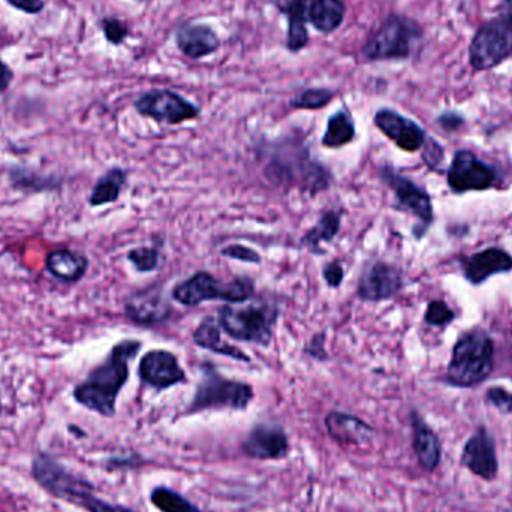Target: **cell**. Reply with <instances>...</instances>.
I'll list each match as a JSON object with an SVG mask.
<instances>
[{
	"label": "cell",
	"instance_id": "cell-1",
	"mask_svg": "<svg viewBox=\"0 0 512 512\" xmlns=\"http://www.w3.org/2000/svg\"><path fill=\"white\" fill-rule=\"evenodd\" d=\"M264 173L277 186H291L310 195L327 191L333 182L330 171L316 161L301 138L286 135L259 147Z\"/></svg>",
	"mask_w": 512,
	"mask_h": 512
},
{
	"label": "cell",
	"instance_id": "cell-2",
	"mask_svg": "<svg viewBox=\"0 0 512 512\" xmlns=\"http://www.w3.org/2000/svg\"><path fill=\"white\" fill-rule=\"evenodd\" d=\"M140 340L126 339L111 348L108 357L74 388L75 402L102 417L116 415L117 399L131 373V361L141 349Z\"/></svg>",
	"mask_w": 512,
	"mask_h": 512
},
{
	"label": "cell",
	"instance_id": "cell-3",
	"mask_svg": "<svg viewBox=\"0 0 512 512\" xmlns=\"http://www.w3.org/2000/svg\"><path fill=\"white\" fill-rule=\"evenodd\" d=\"M495 369V343L483 328L460 334L451 351L445 384L454 388H474L483 384Z\"/></svg>",
	"mask_w": 512,
	"mask_h": 512
},
{
	"label": "cell",
	"instance_id": "cell-4",
	"mask_svg": "<svg viewBox=\"0 0 512 512\" xmlns=\"http://www.w3.org/2000/svg\"><path fill=\"white\" fill-rule=\"evenodd\" d=\"M32 475L48 493L87 512H137L123 505L102 501L93 495V487L86 480L69 474L56 460L44 454L33 459Z\"/></svg>",
	"mask_w": 512,
	"mask_h": 512
},
{
	"label": "cell",
	"instance_id": "cell-5",
	"mask_svg": "<svg viewBox=\"0 0 512 512\" xmlns=\"http://www.w3.org/2000/svg\"><path fill=\"white\" fill-rule=\"evenodd\" d=\"M254 298V297H252ZM248 300L225 304L218 310L221 330L239 342L255 343L267 348L273 339L274 325L279 319L277 304Z\"/></svg>",
	"mask_w": 512,
	"mask_h": 512
},
{
	"label": "cell",
	"instance_id": "cell-6",
	"mask_svg": "<svg viewBox=\"0 0 512 512\" xmlns=\"http://www.w3.org/2000/svg\"><path fill=\"white\" fill-rule=\"evenodd\" d=\"M203 378L195 390L185 415L206 411H246L254 402L252 385L236 379L225 378L210 364L203 366Z\"/></svg>",
	"mask_w": 512,
	"mask_h": 512
},
{
	"label": "cell",
	"instance_id": "cell-7",
	"mask_svg": "<svg viewBox=\"0 0 512 512\" xmlns=\"http://www.w3.org/2000/svg\"><path fill=\"white\" fill-rule=\"evenodd\" d=\"M421 36L423 29L417 21L403 15H388L364 42L361 59L364 62L408 59Z\"/></svg>",
	"mask_w": 512,
	"mask_h": 512
},
{
	"label": "cell",
	"instance_id": "cell-8",
	"mask_svg": "<svg viewBox=\"0 0 512 512\" xmlns=\"http://www.w3.org/2000/svg\"><path fill=\"white\" fill-rule=\"evenodd\" d=\"M255 295V285L249 277H236L231 282L216 279L209 271H197L174 286L171 297L183 306H200L204 301L243 303Z\"/></svg>",
	"mask_w": 512,
	"mask_h": 512
},
{
	"label": "cell",
	"instance_id": "cell-9",
	"mask_svg": "<svg viewBox=\"0 0 512 512\" xmlns=\"http://www.w3.org/2000/svg\"><path fill=\"white\" fill-rule=\"evenodd\" d=\"M379 177L393 191L396 209L409 213L417 219L418 224L415 225L412 233L415 239H423L435 221L432 197L427 194L426 189L420 188L408 177L397 173L390 165L379 168Z\"/></svg>",
	"mask_w": 512,
	"mask_h": 512
},
{
	"label": "cell",
	"instance_id": "cell-10",
	"mask_svg": "<svg viewBox=\"0 0 512 512\" xmlns=\"http://www.w3.org/2000/svg\"><path fill=\"white\" fill-rule=\"evenodd\" d=\"M512 54V21L493 18L478 29L469 47V62L475 71H489L501 65Z\"/></svg>",
	"mask_w": 512,
	"mask_h": 512
},
{
	"label": "cell",
	"instance_id": "cell-11",
	"mask_svg": "<svg viewBox=\"0 0 512 512\" xmlns=\"http://www.w3.org/2000/svg\"><path fill=\"white\" fill-rule=\"evenodd\" d=\"M447 182L456 195L489 191L499 182L498 171L471 150H457L447 170Z\"/></svg>",
	"mask_w": 512,
	"mask_h": 512
},
{
	"label": "cell",
	"instance_id": "cell-12",
	"mask_svg": "<svg viewBox=\"0 0 512 512\" xmlns=\"http://www.w3.org/2000/svg\"><path fill=\"white\" fill-rule=\"evenodd\" d=\"M134 105L141 116L167 125H180L197 119L201 114L200 105L168 89L149 90L137 98Z\"/></svg>",
	"mask_w": 512,
	"mask_h": 512
},
{
	"label": "cell",
	"instance_id": "cell-13",
	"mask_svg": "<svg viewBox=\"0 0 512 512\" xmlns=\"http://www.w3.org/2000/svg\"><path fill=\"white\" fill-rule=\"evenodd\" d=\"M460 463L472 475L483 481H495L499 475L498 451L492 433L487 427L481 426L472 433L471 438L463 445Z\"/></svg>",
	"mask_w": 512,
	"mask_h": 512
},
{
	"label": "cell",
	"instance_id": "cell-14",
	"mask_svg": "<svg viewBox=\"0 0 512 512\" xmlns=\"http://www.w3.org/2000/svg\"><path fill=\"white\" fill-rule=\"evenodd\" d=\"M402 288V270L388 262L372 261L361 273L357 294L366 303H381L396 297Z\"/></svg>",
	"mask_w": 512,
	"mask_h": 512
},
{
	"label": "cell",
	"instance_id": "cell-15",
	"mask_svg": "<svg viewBox=\"0 0 512 512\" xmlns=\"http://www.w3.org/2000/svg\"><path fill=\"white\" fill-rule=\"evenodd\" d=\"M138 376L156 391L168 390L188 381L179 358L167 349H152L141 358Z\"/></svg>",
	"mask_w": 512,
	"mask_h": 512
},
{
	"label": "cell",
	"instance_id": "cell-16",
	"mask_svg": "<svg viewBox=\"0 0 512 512\" xmlns=\"http://www.w3.org/2000/svg\"><path fill=\"white\" fill-rule=\"evenodd\" d=\"M242 451L249 459L268 462L288 457L291 444L285 429L279 424L259 423L252 427L242 442Z\"/></svg>",
	"mask_w": 512,
	"mask_h": 512
},
{
	"label": "cell",
	"instance_id": "cell-17",
	"mask_svg": "<svg viewBox=\"0 0 512 512\" xmlns=\"http://www.w3.org/2000/svg\"><path fill=\"white\" fill-rule=\"evenodd\" d=\"M125 313L135 324L153 327L171 318L173 306L165 297L164 289L153 285L129 295L126 298Z\"/></svg>",
	"mask_w": 512,
	"mask_h": 512
},
{
	"label": "cell",
	"instance_id": "cell-18",
	"mask_svg": "<svg viewBox=\"0 0 512 512\" xmlns=\"http://www.w3.org/2000/svg\"><path fill=\"white\" fill-rule=\"evenodd\" d=\"M373 122L376 128L403 152H418L426 143V131L414 120L408 119L391 108H381L376 111Z\"/></svg>",
	"mask_w": 512,
	"mask_h": 512
},
{
	"label": "cell",
	"instance_id": "cell-19",
	"mask_svg": "<svg viewBox=\"0 0 512 512\" xmlns=\"http://www.w3.org/2000/svg\"><path fill=\"white\" fill-rule=\"evenodd\" d=\"M460 264L466 280L471 285L480 286L490 277L511 273L512 255L504 249L489 248L474 255L463 256Z\"/></svg>",
	"mask_w": 512,
	"mask_h": 512
},
{
	"label": "cell",
	"instance_id": "cell-20",
	"mask_svg": "<svg viewBox=\"0 0 512 512\" xmlns=\"http://www.w3.org/2000/svg\"><path fill=\"white\" fill-rule=\"evenodd\" d=\"M174 41L182 54L192 60L212 56L221 48V39L209 24H180L174 33Z\"/></svg>",
	"mask_w": 512,
	"mask_h": 512
},
{
	"label": "cell",
	"instance_id": "cell-21",
	"mask_svg": "<svg viewBox=\"0 0 512 512\" xmlns=\"http://www.w3.org/2000/svg\"><path fill=\"white\" fill-rule=\"evenodd\" d=\"M324 426L333 441L351 447L369 444L375 435V429L369 423L348 412H328L324 418Z\"/></svg>",
	"mask_w": 512,
	"mask_h": 512
},
{
	"label": "cell",
	"instance_id": "cell-22",
	"mask_svg": "<svg viewBox=\"0 0 512 512\" xmlns=\"http://www.w3.org/2000/svg\"><path fill=\"white\" fill-rule=\"evenodd\" d=\"M412 447L423 471L433 474L442 463V442L438 433L421 417L420 412H411Z\"/></svg>",
	"mask_w": 512,
	"mask_h": 512
},
{
	"label": "cell",
	"instance_id": "cell-23",
	"mask_svg": "<svg viewBox=\"0 0 512 512\" xmlns=\"http://www.w3.org/2000/svg\"><path fill=\"white\" fill-rule=\"evenodd\" d=\"M310 0H271V5L276 6L280 14L288 20V36H286V48L291 53H300L309 44V32H307V12H309Z\"/></svg>",
	"mask_w": 512,
	"mask_h": 512
},
{
	"label": "cell",
	"instance_id": "cell-24",
	"mask_svg": "<svg viewBox=\"0 0 512 512\" xmlns=\"http://www.w3.org/2000/svg\"><path fill=\"white\" fill-rule=\"evenodd\" d=\"M45 267L54 279L63 283H77L86 276L89 259L71 249H57L47 255Z\"/></svg>",
	"mask_w": 512,
	"mask_h": 512
},
{
	"label": "cell",
	"instance_id": "cell-25",
	"mask_svg": "<svg viewBox=\"0 0 512 512\" xmlns=\"http://www.w3.org/2000/svg\"><path fill=\"white\" fill-rule=\"evenodd\" d=\"M192 337H194L195 345L200 346V348L215 352V354L222 355V357L242 361V363H251V358L245 354V351L225 342L221 334V325L212 316L203 319Z\"/></svg>",
	"mask_w": 512,
	"mask_h": 512
},
{
	"label": "cell",
	"instance_id": "cell-26",
	"mask_svg": "<svg viewBox=\"0 0 512 512\" xmlns=\"http://www.w3.org/2000/svg\"><path fill=\"white\" fill-rule=\"evenodd\" d=\"M346 5L343 0H310L307 18L313 29L324 35L336 32L345 21Z\"/></svg>",
	"mask_w": 512,
	"mask_h": 512
},
{
	"label": "cell",
	"instance_id": "cell-27",
	"mask_svg": "<svg viewBox=\"0 0 512 512\" xmlns=\"http://www.w3.org/2000/svg\"><path fill=\"white\" fill-rule=\"evenodd\" d=\"M340 227H342V216H340V213L334 212V210H328V212H325L324 215L319 218L316 225H313V227L304 234L303 239H301V245L309 249V251H312L313 254H321V252H324L321 246L324 245V243L333 242L337 234H339Z\"/></svg>",
	"mask_w": 512,
	"mask_h": 512
},
{
	"label": "cell",
	"instance_id": "cell-28",
	"mask_svg": "<svg viewBox=\"0 0 512 512\" xmlns=\"http://www.w3.org/2000/svg\"><path fill=\"white\" fill-rule=\"evenodd\" d=\"M126 180H128V171L117 167L108 170L93 186L89 197L90 206L101 207L116 203L125 188Z\"/></svg>",
	"mask_w": 512,
	"mask_h": 512
},
{
	"label": "cell",
	"instance_id": "cell-29",
	"mask_svg": "<svg viewBox=\"0 0 512 512\" xmlns=\"http://www.w3.org/2000/svg\"><path fill=\"white\" fill-rule=\"evenodd\" d=\"M355 135H357V129L351 114L348 110H339L328 119L321 144L327 149H340L352 143Z\"/></svg>",
	"mask_w": 512,
	"mask_h": 512
},
{
	"label": "cell",
	"instance_id": "cell-30",
	"mask_svg": "<svg viewBox=\"0 0 512 512\" xmlns=\"http://www.w3.org/2000/svg\"><path fill=\"white\" fill-rule=\"evenodd\" d=\"M150 504L161 512H206L170 487L158 486L150 492Z\"/></svg>",
	"mask_w": 512,
	"mask_h": 512
},
{
	"label": "cell",
	"instance_id": "cell-31",
	"mask_svg": "<svg viewBox=\"0 0 512 512\" xmlns=\"http://www.w3.org/2000/svg\"><path fill=\"white\" fill-rule=\"evenodd\" d=\"M336 93L327 87H310L301 90L289 101V107L294 110H322L333 101Z\"/></svg>",
	"mask_w": 512,
	"mask_h": 512
},
{
	"label": "cell",
	"instance_id": "cell-32",
	"mask_svg": "<svg viewBox=\"0 0 512 512\" xmlns=\"http://www.w3.org/2000/svg\"><path fill=\"white\" fill-rule=\"evenodd\" d=\"M456 313L445 301L433 300L424 313V321L432 327L445 328L453 324Z\"/></svg>",
	"mask_w": 512,
	"mask_h": 512
},
{
	"label": "cell",
	"instance_id": "cell-33",
	"mask_svg": "<svg viewBox=\"0 0 512 512\" xmlns=\"http://www.w3.org/2000/svg\"><path fill=\"white\" fill-rule=\"evenodd\" d=\"M128 261L140 273L158 270L161 255L156 248H135L128 254Z\"/></svg>",
	"mask_w": 512,
	"mask_h": 512
},
{
	"label": "cell",
	"instance_id": "cell-34",
	"mask_svg": "<svg viewBox=\"0 0 512 512\" xmlns=\"http://www.w3.org/2000/svg\"><path fill=\"white\" fill-rule=\"evenodd\" d=\"M421 158L429 170L441 173V167L445 161L444 146H441L435 138L427 137L426 143L421 147Z\"/></svg>",
	"mask_w": 512,
	"mask_h": 512
},
{
	"label": "cell",
	"instance_id": "cell-35",
	"mask_svg": "<svg viewBox=\"0 0 512 512\" xmlns=\"http://www.w3.org/2000/svg\"><path fill=\"white\" fill-rule=\"evenodd\" d=\"M101 30L105 39L113 45L123 44L129 36L128 24L116 17L102 18Z\"/></svg>",
	"mask_w": 512,
	"mask_h": 512
},
{
	"label": "cell",
	"instance_id": "cell-36",
	"mask_svg": "<svg viewBox=\"0 0 512 512\" xmlns=\"http://www.w3.org/2000/svg\"><path fill=\"white\" fill-rule=\"evenodd\" d=\"M487 403L498 409L502 415H511L512 417V393L502 387H492L486 393Z\"/></svg>",
	"mask_w": 512,
	"mask_h": 512
},
{
	"label": "cell",
	"instance_id": "cell-37",
	"mask_svg": "<svg viewBox=\"0 0 512 512\" xmlns=\"http://www.w3.org/2000/svg\"><path fill=\"white\" fill-rule=\"evenodd\" d=\"M221 254L227 258L236 259V261L248 262V264H259L261 262V255L254 249L248 248L243 245H230L224 248Z\"/></svg>",
	"mask_w": 512,
	"mask_h": 512
},
{
	"label": "cell",
	"instance_id": "cell-38",
	"mask_svg": "<svg viewBox=\"0 0 512 512\" xmlns=\"http://www.w3.org/2000/svg\"><path fill=\"white\" fill-rule=\"evenodd\" d=\"M307 357L313 358L316 361H327L328 352L325 349V333H316L312 339L309 340L303 349Z\"/></svg>",
	"mask_w": 512,
	"mask_h": 512
},
{
	"label": "cell",
	"instance_id": "cell-39",
	"mask_svg": "<svg viewBox=\"0 0 512 512\" xmlns=\"http://www.w3.org/2000/svg\"><path fill=\"white\" fill-rule=\"evenodd\" d=\"M322 276H324L325 283L330 288H339L343 283V279H345V270H343L342 262H328L324 270H322Z\"/></svg>",
	"mask_w": 512,
	"mask_h": 512
},
{
	"label": "cell",
	"instance_id": "cell-40",
	"mask_svg": "<svg viewBox=\"0 0 512 512\" xmlns=\"http://www.w3.org/2000/svg\"><path fill=\"white\" fill-rule=\"evenodd\" d=\"M5 2L12 8L29 15L41 14L45 8L44 0H5Z\"/></svg>",
	"mask_w": 512,
	"mask_h": 512
},
{
	"label": "cell",
	"instance_id": "cell-41",
	"mask_svg": "<svg viewBox=\"0 0 512 512\" xmlns=\"http://www.w3.org/2000/svg\"><path fill=\"white\" fill-rule=\"evenodd\" d=\"M438 125L441 126L445 131L453 132L457 131V129L462 128L465 125V119L463 116H460L459 113H454V111H447V113H442L441 116L436 119Z\"/></svg>",
	"mask_w": 512,
	"mask_h": 512
},
{
	"label": "cell",
	"instance_id": "cell-42",
	"mask_svg": "<svg viewBox=\"0 0 512 512\" xmlns=\"http://www.w3.org/2000/svg\"><path fill=\"white\" fill-rule=\"evenodd\" d=\"M12 80H14V72L5 62L0 60V92H6L8 87L11 86Z\"/></svg>",
	"mask_w": 512,
	"mask_h": 512
},
{
	"label": "cell",
	"instance_id": "cell-43",
	"mask_svg": "<svg viewBox=\"0 0 512 512\" xmlns=\"http://www.w3.org/2000/svg\"><path fill=\"white\" fill-rule=\"evenodd\" d=\"M502 8H504L505 17L510 18L512 21V0H505L504 6H502Z\"/></svg>",
	"mask_w": 512,
	"mask_h": 512
},
{
	"label": "cell",
	"instance_id": "cell-44",
	"mask_svg": "<svg viewBox=\"0 0 512 512\" xmlns=\"http://www.w3.org/2000/svg\"><path fill=\"white\" fill-rule=\"evenodd\" d=\"M0 412H2V402H0Z\"/></svg>",
	"mask_w": 512,
	"mask_h": 512
},
{
	"label": "cell",
	"instance_id": "cell-45",
	"mask_svg": "<svg viewBox=\"0 0 512 512\" xmlns=\"http://www.w3.org/2000/svg\"><path fill=\"white\" fill-rule=\"evenodd\" d=\"M507 512H511V511H507Z\"/></svg>",
	"mask_w": 512,
	"mask_h": 512
}]
</instances>
